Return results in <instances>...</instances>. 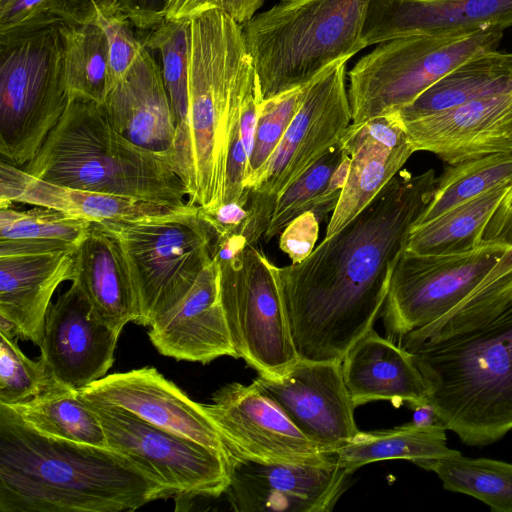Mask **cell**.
<instances>
[{"mask_svg": "<svg viewBox=\"0 0 512 512\" xmlns=\"http://www.w3.org/2000/svg\"><path fill=\"white\" fill-rule=\"evenodd\" d=\"M512 25V0H370L368 47L413 34H451Z\"/></svg>", "mask_w": 512, "mask_h": 512, "instance_id": "7402d4cb", "label": "cell"}, {"mask_svg": "<svg viewBox=\"0 0 512 512\" xmlns=\"http://www.w3.org/2000/svg\"><path fill=\"white\" fill-rule=\"evenodd\" d=\"M72 281L101 323L121 332L127 323L137 324L139 305L129 270L116 240L99 223L92 222L74 253Z\"/></svg>", "mask_w": 512, "mask_h": 512, "instance_id": "4316f807", "label": "cell"}, {"mask_svg": "<svg viewBox=\"0 0 512 512\" xmlns=\"http://www.w3.org/2000/svg\"><path fill=\"white\" fill-rule=\"evenodd\" d=\"M99 223L116 240L139 305L137 324L149 327L192 287L213 260L216 232L199 207L132 222Z\"/></svg>", "mask_w": 512, "mask_h": 512, "instance_id": "ba28073f", "label": "cell"}, {"mask_svg": "<svg viewBox=\"0 0 512 512\" xmlns=\"http://www.w3.org/2000/svg\"><path fill=\"white\" fill-rule=\"evenodd\" d=\"M479 243L506 247L508 251L504 253L494 268L499 271L512 269V181L486 223Z\"/></svg>", "mask_w": 512, "mask_h": 512, "instance_id": "60d3db41", "label": "cell"}, {"mask_svg": "<svg viewBox=\"0 0 512 512\" xmlns=\"http://www.w3.org/2000/svg\"><path fill=\"white\" fill-rule=\"evenodd\" d=\"M54 0H0V35L39 23L54 14Z\"/></svg>", "mask_w": 512, "mask_h": 512, "instance_id": "7bdbcfd3", "label": "cell"}, {"mask_svg": "<svg viewBox=\"0 0 512 512\" xmlns=\"http://www.w3.org/2000/svg\"><path fill=\"white\" fill-rule=\"evenodd\" d=\"M203 218L213 227L216 238L231 234H242L246 226L249 210L247 205L238 202L222 203L213 208H201Z\"/></svg>", "mask_w": 512, "mask_h": 512, "instance_id": "f6af8a7d", "label": "cell"}, {"mask_svg": "<svg viewBox=\"0 0 512 512\" xmlns=\"http://www.w3.org/2000/svg\"><path fill=\"white\" fill-rule=\"evenodd\" d=\"M348 60L331 64L309 84L300 108L250 189L277 200L282 191L341 141L352 123L345 86Z\"/></svg>", "mask_w": 512, "mask_h": 512, "instance_id": "5bb4252c", "label": "cell"}, {"mask_svg": "<svg viewBox=\"0 0 512 512\" xmlns=\"http://www.w3.org/2000/svg\"><path fill=\"white\" fill-rule=\"evenodd\" d=\"M309 84L261 102L245 181L247 189L254 185L274 153L290 122L300 108Z\"/></svg>", "mask_w": 512, "mask_h": 512, "instance_id": "74e56055", "label": "cell"}, {"mask_svg": "<svg viewBox=\"0 0 512 512\" xmlns=\"http://www.w3.org/2000/svg\"><path fill=\"white\" fill-rule=\"evenodd\" d=\"M342 372L355 407L373 401L411 407L427 402V389L412 356L373 328L349 349Z\"/></svg>", "mask_w": 512, "mask_h": 512, "instance_id": "d4e9b609", "label": "cell"}, {"mask_svg": "<svg viewBox=\"0 0 512 512\" xmlns=\"http://www.w3.org/2000/svg\"><path fill=\"white\" fill-rule=\"evenodd\" d=\"M24 171L74 189L187 207L185 185L169 160L121 135L103 104L70 97L62 117Z\"/></svg>", "mask_w": 512, "mask_h": 512, "instance_id": "5b68a950", "label": "cell"}, {"mask_svg": "<svg viewBox=\"0 0 512 512\" xmlns=\"http://www.w3.org/2000/svg\"><path fill=\"white\" fill-rule=\"evenodd\" d=\"M509 128H510V131H511V134H512V115H511L510 121H509Z\"/></svg>", "mask_w": 512, "mask_h": 512, "instance_id": "816d5d0a", "label": "cell"}, {"mask_svg": "<svg viewBox=\"0 0 512 512\" xmlns=\"http://www.w3.org/2000/svg\"><path fill=\"white\" fill-rule=\"evenodd\" d=\"M169 0H125L123 12L137 29L150 30L166 16Z\"/></svg>", "mask_w": 512, "mask_h": 512, "instance_id": "7dc6e473", "label": "cell"}, {"mask_svg": "<svg viewBox=\"0 0 512 512\" xmlns=\"http://www.w3.org/2000/svg\"><path fill=\"white\" fill-rule=\"evenodd\" d=\"M503 30L413 34L379 43L349 72L352 123L395 113L468 59L497 48Z\"/></svg>", "mask_w": 512, "mask_h": 512, "instance_id": "9c48e42d", "label": "cell"}, {"mask_svg": "<svg viewBox=\"0 0 512 512\" xmlns=\"http://www.w3.org/2000/svg\"><path fill=\"white\" fill-rule=\"evenodd\" d=\"M266 0H199L196 13L206 9L216 8L243 25L256 15Z\"/></svg>", "mask_w": 512, "mask_h": 512, "instance_id": "c3c4849f", "label": "cell"}, {"mask_svg": "<svg viewBox=\"0 0 512 512\" xmlns=\"http://www.w3.org/2000/svg\"><path fill=\"white\" fill-rule=\"evenodd\" d=\"M92 222L68 213L35 206L21 210L0 206V240L59 243L78 247Z\"/></svg>", "mask_w": 512, "mask_h": 512, "instance_id": "d590c367", "label": "cell"}, {"mask_svg": "<svg viewBox=\"0 0 512 512\" xmlns=\"http://www.w3.org/2000/svg\"><path fill=\"white\" fill-rule=\"evenodd\" d=\"M86 404L97 415L107 446L156 478L169 498L185 501L225 493L230 482V462L222 452L122 409Z\"/></svg>", "mask_w": 512, "mask_h": 512, "instance_id": "7c38bea8", "label": "cell"}, {"mask_svg": "<svg viewBox=\"0 0 512 512\" xmlns=\"http://www.w3.org/2000/svg\"><path fill=\"white\" fill-rule=\"evenodd\" d=\"M510 183L495 187L412 228L405 250L427 255L458 254L479 245L481 234Z\"/></svg>", "mask_w": 512, "mask_h": 512, "instance_id": "f546056e", "label": "cell"}, {"mask_svg": "<svg viewBox=\"0 0 512 512\" xmlns=\"http://www.w3.org/2000/svg\"><path fill=\"white\" fill-rule=\"evenodd\" d=\"M433 169H401L347 225L299 263L272 264L302 360L342 362L385 304L394 266L429 206Z\"/></svg>", "mask_w": 512, "mask_h": 512, "instance_id": "6da1fadb", "label": "cell"}, {"mask_svg": "<svg viewBox=\"0 0 512 512\" xmlns=\"http://www.w3.org/2000/svg\"><path fill=\"white\" fill-rule=\"evenodd\" d=\"M140 37L149 50L161 56L162 74L177 130L183 127L188 113V67L190 19H164Z\"/></svg>", "mask_w": 512, "mask_h": 512, "instance_id": "e575fe53", "label": "cell"}, {"mask_svg": "<svg viewBox=\"0 0 512 512\" xmlns=\"http://www.w3.org/2000/svg\"><path fill=\"white\" fill-rule=\"evenodd\" d=\"M511 115L512 92H508L402 124L414 152H431L452 165L512 151Z\"/></svg>", "mask_w": 512, "mask_h": 512, "instance_id": "d6986e66", "label": "cell"}, {"mask_svg": "<svg viewBox=\"0 0 512 512\" xmlns=\"http://www.w3.org/2000/svg\"><path fill=\"white\" fill-rule=\"evenodd\" d=\"M125 0H54L52 14L71 23L96 21L101 14L123 12Z\"/></svg>", "mask_w": 512, "mask_h": 512, "instance_id": "ee69618b", "label": "cell"}, {"mask_svg": "<svg viewBox=\"0 0 512 512\" xmlns=\"http://www.w3.org/2000/svg\"><path fill=\"white\" fill-rule=\"evenodd\" d=\"M103 105L121 135L170 162L177 126L161 66L151 50L142 44L132 67L110 89Z\"/></svg>", "mask_w": 512, "mask_h": 512, "instance_id": "603a6c76", "label": "cell"}, {"mask_svg": "<svg viewBox=\"0 0 512 512\" xmlns=\"http://www.w3.org/2000/svg\"><path fill=\"white\" fill-rule=\"evenodd\" d=\"M254 73L240 24L216 8L190 19L188 113L170 156L190 205L223 203L231 136Z\"/></svg>", "mask_w": 512, "mask_h": 512, "instance_id": "277c9868", "label": "cell"}, {"mask_svg": "<svg viewBox=\"0 0 512 512\" xmlns=\"http://www.w3.org/2000/svg\"><path fill=\"white\" fill-rule=\"evenodd\" d=\"M350 168V157L344 155L342 161L333 172L329 183L323 193L315 202L311 212L319 221H322L330 212L335 210L342 192L346 186Z\"/></svg>", "mask_w": 512, "mask_h": 512, "instance_id": "bcb514c9", "label": "cell"}, {"mask_svg": "<svg viewBox=\"0 0 512 512\" xmlns=\"http://www.w3.org/2000/svg\"><path fill=\"white\" fill-rule=\"evenodd\" d=\"M165 498L164 486L127 456L43 435L0 404L1 512L134 511Z\"/></svg>", "mask_w": 512, "mask_h": 512, "instance_id": "3957f363", "label": "cell"}, {"mask_svg": "<svg viewBox=\"0 0 512 512\" xmlns=\"http://www.w3.org/2000/svg\"><path fill=\"white\" fill-rule=\"evenodd\" d=\"M157 351L176 360L208 364L236 358L219 293L215 258L202 270L189 291L149 326Z\"/></svg>", "mask_w": 512, "mask_h": 512, "instance_id": "44dd1931", "label": "cell"}, {"mask_svg": "<svg viewBox=\"0 0 512 512\" xmlns=\"http://www.w3.org/2000/svg\"><path fill=\"white\" fill-rule=\"evenodd\" d=\"M75 250L0 257V316L40 346L51 299L74 276Z\"/></svg>", "mask_w": 512, "mask_h": 512, "instance_id": "cb8c5ba5", "label": "cell"}, {"mask_svg": "<svg viewBox=\"0 0 512 512\" xmlns=\"http://www.w3.org/2000/svg\"><path fill=\"white\" fill-rule=\"evenodd\" d=\"M217 262L220 301L236 358H242L260 376L281 377L299 356L273 263L256 245H247L234 257Z\"/></svg>", "mask_w": 512, "mask_h": 512, "instance_id": "30bf717a", "label": "cell"}, {"mask_svg": "<svg viewBox=\"0 0 512 512\" xmlns=\"http://www.w3.org/2000/svg\"><path fill=\"white\" fill-rule=\"evenodd\" d=\"M94 406L113 407L225 454L227 447L198 403L154 367L113 373L78 391Z\"/></svg>", "mask_w": 512, "mask_h": 512, "instance_id": "ac0fdd59", "label": "cell"}, {"mask_svg": "<svg viewBox=\"0 0 512 512\" xmlns=\"http://www.w3.org/2000/svg\"><path fill=\"white\" fill-rule=\"evenodd\" d=\"M225 491L237 512H330L354 473L338 458L323 462H258L229 457Z\"/></svg>", "mask_w": 512, "mask_h": 512, "instance_id": "9a60e30c", "label": "cell"}, {"mask_svg": "<svg viewBox=\"0 0 512 512\" xmlns=\"http://www.w3.org/2000/svg\"><path fill=\"white\" fill-rule=\"evenodd\" d=\"M512 181V151L488 154L449 165L437 179L432 200L414 225Z\"/></svg>", "mask_w": 512, "mask_h": 512, "instance_id": "836d02e7", "label": "cell"}, {"mask_svg": "<svg viewBox=\"0 0 512 512\" xmlns=\"http://www.w3.org/2000/svg\"><path fill=\"white\" fill-rule=\"evenodd\" d=\"M508 249L479 243L468 252L417 254L403 249L394 266L382 309L386 336L395 343L468 296Z\"/></svg>", "mask_w": 512, "mask_h": 512, "instance_id": "8fae6325", "label": "cell"}, {"mask_svg": "<svg viewBox=\"0 0 512 512\" xmlns=\"http://www.w3.org/2000/svg\"><path fill=\"white\" fill-rule=\"evenodd\" d=\"M370 0H280L245 22L242 33L263 100L312 82L363 48Z\"/></svg>", "mask_w": 512, "mask_h": 512, "instance_id": "8992f818", "label": "cell"}, {"mask_svg": "<svg viewBox=\"0 0 512 512\" xmlns=\"http://www.w3.org/2000/svg\"><path fill=\"white\" fill-rule=\"evenodd\" d=\"M7 406L27 425L43 435L108 447L97 415L80 398L78 391L61 386L53 379L42 393Z\"/></svg>", "mask_w": 512, "mask_h": 512, "instance_id": "4dcf8cb0", "label": "cell"}, {"mask_svg": "<svg viewBox=\"0 0 512 512\" xmlns=\"http://www.w3.org/2000/svg\"><path fill=\"white\" fill-rule=\"evenodd\" d=\"M63 68L70 97L104 104L108 93L109 49L106 34L96 22L61 23Z\"/></svg>", "mask_w": 512, "mask_h": 512, "instance_id": "1f68e13d", "label": "cell"}, {"mask_svg": "<svg viewBox=\"0 0 512 512\" xmlns=\"http://www.w3.org/2000/svg\"><path fill=\"white\" fill-rule=\"evenodd\" d=\"M63 21L53 15L0 35V153L20 168L35 157L69 103Z\"/></svg>", "mask_w": 512, "mask_h": 512, "instance_id": "52a82bcc", "label": "cell"}, {"mask_svg": "<svg viewBox=\"0 0 512 512\" xmlns=\"http://www.w3.org/2000/svg\"><path fill=\"white\" fill-rule=\"evenodd\" d=\"M18 339L0 333V404L4 405L36 396L52 381L42 358H28L20 350Z\"/></svg>", "mask_w": 512, "mask_h": 512, "instance_id": "f35d334b", "label": "cell"}, {"mask_svg": "<svg viewBox=\"0 0 512 512\" xmlns=\"http://www.w3.org/2000/svg\"><path fill=\"white\" fill-rule=\"evenodd\" d=\"M96 22L104 30L109 49L108 92L121 81L135 62L142 46L136 26L122 11L101 14ZM108 94V93H107Z\"/></svg>", "mask_w": 512, "mask_h": 512, "instance_id": "ab89813d", "label": "cell"}, {"mask_svg": "<svg viewBox=\"0 0 512 512\" xmlns=\"http://www.w3.org/2000/svg\"><path fill=\"white\" fill-rule=\"evenodd\" d=\"M414 464L434 472L448 491L472 496L492 511L512 512V463L460 454Z\"/></svg>", "mask_w": 512, "mask_h": 512, "instance_id": "d6a6232c", "label": "cell"}, {"mask_svg": "<svg viewBox=\"0 0 512 512\" xmlns=\"http://www.w3.org/2000/svg\"><path fill=\"white\" fill-rule=\"evenodd\" d=\"M202 407L222 437L229 457L277 463L338 458L305 436L254 379L219 388Z\"/></svg>", "mask_w": 512, "mask_h": 512, "instance_id": "4fadbf2b", "label": "cell"}, {"mask_svg": "<svg viewBox=\"0 0 512 512\" xmlns=\"http://www.w3.org/2000/svg\"><path fill=\"white\" fill-rule=\"evenodd\" d=\"M397 344L413 358L438 423L483 447L512 430V270L493 275Z\"/></svg>", "mask_w": 512, "mask_h": 512, "instance_id": "7a4b0ae2", "label": "cell"}, {"mask_svg": "<svg viewBox=\"0 0 512 512\" xmlns=\"http://www.w3.org/2000/svg\"><path fill=\"white\" fill-rule=\"evenodd\" d=\"M199 0H169L165 19H191L197 10Z\"/></svg>", "mask_w": 512, "mask_h": 512, "instance_id": "681fc988", "label": "cell"}, {"mask_svg": "<svg viewBox=\"0 0 512 512\" xmlns=\"http://www.w3.org/2000/svg\"><path fill=\"white\" fill-rule=\"evenodd\" d=\"M350 168L346 186L328 223L329 238L356 217L414 153L397 113L348 127L341 139Z\"/></svg>", "mask_w": 512, "mask_h": 512, "instance_id": "ffe728a7", "label": "cell"}, {"mask_svg": "<svg viewBox=\"0 0 512 512\" xmlns=\"http://www.w3.org/2000/svg\"><path fill=\"white\" fill-rule=\"evenodd\" d=\"M319 223L313 212H305L280 233L279 247L292 263H299L312 253L318 238Z\"/></svg>", "mask_w": 512, "mask_h": 512, "instance_id": "b9f144b4", "label": "cell"}, {"mask_svg": "<svg viewBox=\"0 0 512 512\" xmlns=\"http://www.w3.org/2000/svg\"><path fill=\"white\" fill-rule=\"evenodd\" d=\"M12 203L51 208L90 222H132L186 208L57 185L1 158L0 206Z\"/></svg>", "mask_w": 512, "mask_h": 512, "instance_id": "484cf974", "label": "cell"}, {"mask_svg": "<svg viewBox=\"0 0 512 512\" xmlns=\"http://www.w3.org/2000/svg\"><path fill=\"white\" fill-rule=\"evenodd\" d=\"M446 428L440 423L419 427L412 422L390 429L359 431L337 451L339 462L352 472L369 463L406 459L451 458L461 453L447 445Z\"/></svg>", "mask_w": 512, "mask_h": 512, "instance_id": "f1b7e54d", "label": "cell"}, {"mask_svg": "<svg viewBox=\"0 0 512 512\" xmlns=\"http://www.w3.org/2000/svg\"><path fill=\"white\" fill-rule=\"evenodd\" d=\"M412 423L419 427H429L438 423L433 406L427 401L412 407Z\"/></svg>", "mask_w": 512, "mask_h": 512, "instance_id": "f907efd6", "label": "cell"}, {"mask_svg": "<svg viewBox=\"0 0 512 512\" xmlns=\"http://www.w3.org/2000/svg\"><path fill=\"white\" fill-rule=\"evenodd\" d=\"M262 389L296 427L329 452H337L358 432L342 362L299 360L281 377L258 375Z\"/></svg>", "mask_w": 512, "mask_h": 512, "instance_id": "2e32d148", "label": "cell"}, {"mask_svg": "<svg viewBox=\"0 0 512 512\" xmlns=\"http://www.w3.org/2000/svg\"><path fill=\"white\" fill-rule=\"evenodd\" d=\"M508 92H512V53L494 49L463 62L396 113L405 123Z\"/></svg>", "mask_w": 512, "mask_h": 512, "instance_id": "83f0119b", "label": "cell"}, {"mask_svg": "<svg viewBox=\"0 0 512 512\" xmlns=\"http://www.w3.org/2000/svg\"><path fill=\"white\" fill-rule=\"evenodd\" d=\"M120 334L96 319L88 299L72 281L48 308L40 357L55 382L79 391L106 376Z\"/></svg>", "mask_w": 512, "mask_h": 512, "instance_id": "e0dca14e", "label": "cell"}, {"mask_svg": "<svg viewBox=\"0 0 512 512\" xmlns=\"http://www.w3.org/2000/svg\"><path fill=\"white\" fill-rule=\"evenodd\" d=\"M344 155L340 141L278 195L270 225L264 235L266 242L280 235L299 215L311 212Z\"/></svg>", "mask_w": 512, "mask_h": 512, "instance_id": "8d00e7d4", "label": "cell"}]
</instances>
